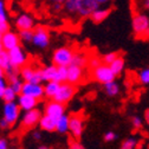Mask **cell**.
I'll return each instance as SVG.
<instances>
[{
  "mask_svg": "<svg viewBox=\"0 0 149 149\" xmlns=\"http://www.w3.org/2000/svg\"><path fill=\"white\" fill-rule=\"evenodd\" d=\"M100 6L94 0H65L63 3V10L68 14L81 18H89Z\"/></svg>",
  "mask_w": 149,
  "mask_h": 149,
  "instance_id": "1",
  "label": "cell"
},
{
  "mask_svg": "<svg viewBox=\"0 0 149 149\" xmlns=\"http://www.w3.org/2000/svg\"><path fill=\"white\" fill-rule=\"evenodd\" d=\"M133 31L137 38L146 39L147 33L149 31V17L144 13H136L133 17Z\"/></svg>",
  "mask_w": 149,
  "mask_h": 149,
  "instance_id": "2",
  "label": "cell"
},
{
  "mask_svg": "<svg viewBox=\"0 0 149 149\" xmlns=\"http://www.w3.org/2000/svg\"><path fill=\"white\" fill-rule=\"evenodd\" d=\"M91 74H92V78L101 84H105L108 82L116 79V74L113 72L110 66L107 64H103V63L100 64L98 66H96L95 69H92Z\"/></svg>",
  "mask_w": 149,
  "mask_h": 149,
  "instance_id": "3",
  "label": "cell"
},
{
  "mask_svg": "<svg viewBox=\"0 0 149 149\" xmlns=\"http://www.w3.org/2000/svg\"><path fill=\"white\" fill-rule=\"evenodd\" d=\"M73 51L71 47L62 46L57 49L52 54V62L57 66H69L71 64L72 57H73Z\"/></svg>",
  "mask_w": 149,
  "mask_h": 149,
  "instance_id": "4",
  "label": "cell"
},
{
  "mask_svg": "<svg viewBox=\"0 0 149 149\" xmlns=\"http://www.w3.org/2000/svg\"><path fill=\"white\" fill-rule=\"evenodd\" d=\"M7 53H8L10 62L14 69H20L22 66H24L27 63V54L20 45L8 50Z\"/></svg>",
  "mask_w": 149,
  "mask_h": 149,
  "instance_id": "5",
  "label": "cell"
},
{
  "mask_svg": "<svg viewBox=\"0 0 149 149\" xmlns=\"http://www.w3.org/2000/svg\"><path fill=\"white\" fill-rule=\"evenodd\" d=\"M31 43L38 49L47 47L50 44V33L47 29L44 26H37L33 31V37Z\"/></svg>",
  "mask_w": 149,
  "mask_h": 149,
  "instance_id": "6",
  "label": "cell"
},
{
  "mask_svg": "<svg viewBox=\"0 0 149 149\" xmlns=\"http://www.w3.org/2000/svg\"><path fill=\"white\" fill-rule=\"evenodd\" d=\"M76 92V89H74V85L71 84V83H68V82H64V83H61L59 85V89L57 91V94L54 95V97L52 100L57 101L59 103H63V104H66L68 102H70Z\"/></svg>",
  "mask_w": 149,
  "mask_h": 149,
  "instance_id": "7",
  "label": "cell"
},
{
  "mask_svg": "<svg viewBox=\"0 0 149 149\" xmlns=\"http://www.w3.org/2000/svg\"><path fill=\"white\" fill-rule=\"evenodd\" d=\"M19 74L24 82H32V83H43V76L40 69H34L31 65H24L20 68Z\"/></svg>",
  "mask_w": 149,
  "mask_h": 149,
  "instance_id": "8",
  "label": "cell"
},
{
  "mask_svg": "<svg viewBox=\"0 0 149 149\" xmlns=\"http://www.w3.org/2000/svg\"><path fill=\"white\" fill-rule=\"evenodd\" d=\"M84 132V118L81 114L71 115L69 118V133L73 139L78 140Z\"/></svg>",
  "mask_w": 149,
  "mask_h": 149,
  "instance_id": "9",
  "label": "cell"
},
{
  "mask_svg": "<svg viewBox=\"0 0 149 149\" xmlns=\"http://www.w3.org/2000/svg\"><path fill=\"white\" fill-rule=\"evenodd\" d=\"M3 115L4 118L11 124H15L20 116V108L17 102H5L3 108Z\"/></svg>",
  "mask_w": 149,
  "mask_h": 149,
  "instance_id": "10",
  "label": "cell"
},
{
  "mask_svg": "<svg viewBox=\"0 0 149 149\" xmlns=\"http://www.w3.org/2000/svg\"><path fill=\"white\" fill-rule=\"evenodd\" d=\"M20 94L29 95L37 100H42L44 97V85L42 83H32V82H24Z\"/></svg>",
  "mask_w": 149,
  "mask_h": 149,
  "instance_id": "11",
  "label": "cell"
},
{
  "mask_svg": "<svg viewBox=\"0 0 149 149\" xmlns=\"http://www.w3.org/2000/svg\"><path fill=\"white\" fill-rule=\"evenodd\" d=\"M40 117H42V111L37 108L25 111V114L22 118V127L24 129H31L39 123Z\"/></svg>",
  "mask_w": 149,
  "mask_h": 149,
  "instance_id": "12",
  "label": "cell"
},
{
  "mask_svg": "<svg viewBox=\"0 0 149 149\" xmlns=\"http://www.w3.org/2000/svg\"><path fill=\"white\" fill-rule=\"evenodd\" d=\"M44 114L49 115L53 118H59L62 115L65 114V104L59 103L57 101L52 100L51 102H47L45 105V110H44Z\"/></svg>",
  "mask_w": 149,
  "mask_h": 149,
  "instance_id": "13",
  "label": "cell"
},
{
  "mask_svg": "<svg viewBox=\"0 0 149 149\" xmlns=\"http://www.w3.org/2000/svg\"><path fill=\"white\" fill-rule=\"evenodd\" d=\"M84 78V71L83 68H79L77 65H72L70 64L68 66V77H66V82L71 83V84H78L83 81Z\"/></svg>",
  "mask_w": 149,
  "mask_h": 149,
  "instance_id": "14",
  "label": "cell"
},
{
  "mask_svg": "<svg viewBox=\"0 0 149 149\" xmlns=\"http://www.w3.org/2000/svg\"><path fill=\"white\" fill-rule=\"evenodd\" d=\"M1 43H3V47L4 50L8 51L18 45H20V38H19V34H17L12 31H6L5 33H3V37H1Z\"/></svg>",
  "mask_w": 149,
  "mask_h": 149,
  "instance_id": "15",
  "label": "cell"
},
{
  "mask_svg": "<svg viewBox=\"0 0 149 149\" xmlns=\"http://www.w3.org/2000/svg\"><path fill=\"white\" fill-rule=\"evenodd\" d=\"M38 101L34 97H31L29 95H24V94H19V97H18V105H19L20 110L23 111H29V110H32L34 108H37L38 105Z\"/></svg>",
  "mask_w": 149,
  "mask_h": 149,
  "instance_id": "16",
  "label": "cell"
},
{
  "mask_svg": "<svg viewBox=\"0 0 149 149\" xmlns=\"http://www.w3.org/2000/svg\"><path fill=\"white\" fill-rule=\"evenodd\" d=\"M15 27L19 31H22V30H33V27H34L33 18L27 13L19 14L15 19Z\"/></svg>",
  "mask_w": 149,
  "mask_h": 149,
  "instance_id": "17",
  "label": "cell"
},
{
  "mask_svg": "<svg viewBox=\"0 0 149 149\" xmlns=\"http://www.w3.org/2000/svg\"><path fill=\"white\" fill-rule=\"evenodd\" d=\"M110 12H111V10H110L109 7H102V6H100L98 8H96L94 12L91 13V15H90L89 18H90V19L94 22V23L100 24V23L104 22L107 18L109 17Z\"/></svg>",
  "mask_w": 149,
  "mask_h": 149,
  "instance_id": "18",
  "label": "cell"
},
{
  "mask_svg": "<svg viewBox=\"0 0 149 149\" xmlns=\"http://www.w3.org/2000/svg\"><path fill=\"white\" fill-rule=\"evenodd\" d=\"M56 124H57V120L49 116V115H42L40 120H39V127L44 132H54L56 130Z\"/></svg>",
  "mask_w": 149,
  "mask_h": 149,
  "instance_id": "19",
  "label": "cell"
},
{
  "mask_svg": "<svg viewBox=\"0 0 149 149\" xmlns=\"http://www.w3.org/2000/svg\"><path fill=\"white\" fill-rule=\"evenodd\" d=\"M59 85H61V83L57 81L46 82V84L44 85V96L47 98H53L59 89Z\"/></svg>",
  "mask_w": 149,
  "mask_h": 149,
  "instance_id": "20",
  "label": "cell"
},
{
  "mask_svg": "<svg viewBox=\"0 0 149 149\" xmlns=\"http://www.w3.org/2000/svg\"><path fill=\"white\" fill-rule=\"evenodd\" d=\"M104 91H105L107 96L116 97V96L120 95V92H121V86L116 81H111V82H108V83L104 84Z\"/></svg>",
  "mask_w": 149,
  "mask_h": 149,
  "instance_id": "21",
  "label": "cell"
},
{
  "mask_svg": "<svg viewBox=\"0 0 149 149\" xmlns=\"http://www.w3.org/2000/svg\"><path fill=\"white\" fill-rule=\"evenodd\" d=\"M42 70V76L44 82H50V81H56V73H57V65H49L45 66Z\"/></svg>",
  "mask_w": 149,
  "mask_h": 149,
  "instance_id": "22",
  "label": "cell"
},
{
  "mask_svg": "<svg viewBox=\"0 0 149 149\" xmlns=\"http://www.w3.org/2000/svg\"><path fill=\"white\" fill-rule=\"evenodd\" d=\"M0 68H3L5 70L6 73L11 72V71H14V70H18V69H14L10 62V58H8V53L6 50H3L0 52Z\"/></svg>",
  "mask_w": 149,
  "mask_h": 149,
  "instance_id": "23",
  "label": "cell"
},
{
  "mask_svg": "<svg viewBox=\"0 0 149 149\" xmlns=\"http://www.w3.org/2000/svg\"><path fill=\"white\" fill-rule=\"evenodd\" d=\"M69 118L68 115H62L59 118H57V124H56V130L61 134H65L69 132Z\"/></svg>",
  "mask_w": 149,
  "mask_h": 149,
  "instance_id": "24",
  "label": "cell"
},
{
  "mask_svg": "<svg viewBox=\"0 0 149 149\" xmlns=\"http://www.w3.org/2000/svg\"><path fill=\"white\" fill-rule=\"evenodd\" d=\"M110 69L113 70V72L116 74V76H120V74L123 72L124 70V66H125V62H124V58H122L121 56H118V57L111 63L110 65Z\"/></svg>",
  "mask_w": 149,
  "mask_h": 149,
  "instance_id": "25",
  "label": "cell"
},
{
  "mask_svg": "<svg viewBox=\"0 0 149 149\" xmlns=\"http://www.w3.org/2000/svg\"><path fill=\"white\" fill-rule=\"evenodd\" d=\"M88 57L85 53H82V52H78V53H73V57H72V61H71V64L72 65H77L79 68H85L88 66Z\"/></svg>",
  "mask_w": 149,
  "mask_h": 149,
  "instance_id": "26",
  "label": "cell"
},
{
  "mask_svg": "<svg viewBox=\"0 0 149 149\" xmlns=\"http://www.w3.org/2000/svg\"><path fill=\"white\" fill-rule=\"evenodd\" d=\"M137 144H139V140L135 136H130V137H127L121 143L120 149H136Z\"/></svg>",
  "mask_w": 149,
  "mask_h": 149,
  "instance_id": "27",
  "label": "cell"
},
{
  "mask_svg": "<svg viewBox=\"0 0 149 149\" xmlns=\"http://www.w3.org/2000/svg\"><path fill=\"white\" fill-rule=\"evenodd\" d=\"M137 81L142 85H149V68H144L139 71Z\"/></svg>",
  "mask_w": 149,
  "mask_h": 149,
  "instance_id": "28",
  "label": "cell"
},
{
  "mask_svg": "<svg viewBox=\"0 0 149 149\" xmlns=\"http://www.w3.org/2000/svg\"><path fill=\"white\" fill-rule=\"evenodd\" d=\"M17 96H18L17 92L10 85H7V88H6V90H5L1 98H3L4 102H14L17 100Z\"/></svg>",
  "mask_w": 149,
  "mask_h": 149,
  "instance_id": "29",
  "label": "cell"
},
{
  "mask_svg": "<svg viewBox=\"0 0 149 149\" xmlns=\"http://www.w3.org/2000/svg\"><path fill=\"white\" fill-rule=\"evenodd\" d=\"M68 77V66H57V73H56V81L59 83L66 82Z\"/></svg>",
  "mask_w": 149,
  "mask_h": 149,
  "instance_id": "30",
  "label": "cell"
},
{
  "mask_svg": "<svg viewBox=\"0 0 149 149\" xmlns=\"http://www.w3.org/2000/svg\"><path fill=\"white\" fill-rule=\"evenodd\" d=\"M32 37H33V30H22V31H19V38L24 43L32 42Z\"/></svg>",
  "mask_w": 149,
  "mask_h": 149,
  "instance_id": "31",
  "label": "cell"
},
{
  "mask_svg": "<svg viewBox=\"0 0 149 149\" xmlns=\"http://www.w3.org/2000/svg\"><path fill=\"white\" fill-rule=\"evenodd\" d=\"M130 123H132V127L135 129V130H141L143 128V121H142V117L139 116V115H133L130 117Z\"/></svg>",
  "mask_w": 149,
  "mask_h": 149,
  "instance_id": "32",
  "label": "cell"
},
{
  "mask_svg": "<svg viewBox=\"0 0 149 149\" xmlns=\"http://www.w3.org/2000/svg\"><path fill=\"white\" fill-rule=\"evenodd\" d=\"M118 53L117 52H108L105 54H103L102 57V63L103 64H107V65H110L111 63H113L117 57H118Z\"/></svg>",
  "mask_w": 149,
  "mask_h": 149,
  "instance_id": "33",
  "label": "cell"
},
{
  "mask_svg": "<svg viewBox=\"0 0 149 149\" xmlns=\"http://www.w3.org/2000/svg\"><path fill=\"white\" fill-rule=\"evenodd\" d=\"M0 22H7V11H6L5 0H0Z\"/></svg>",
  "mask_w": 149,
  "mask_h": 149,
  "instance_id": "34",
  "label": "cell"
},
{
  "mask_svg": "<svg viewBox=\"0 0 149 149\" xmlns=\"http://www.w3.org/2000/svg\"><path fill=\"white\" fill-rule=\"evenodd\" d=\"M100 64H102V58L97 57V56H92V57H90L88 59V66L92 70V69H95L96 66H98Z\"/></svg>",
  "mask_w": 149,
  "mask_h": 149,
  "instance_id": "35",
  "label": "cell"
},
{
  "mask_svg": "<svg viewBox=\"0 0 149 149\" xmlns=\"http://www.w3.org/2000/svg\"><path fill=\"white\" fill-rule=\"evenodd\" d=\"M116 139H117V134H116L115 132H111V130H109V132H107V133L103 135L104 142H114Z\"/></svg>",
  "mask_w": 149,
  "mask_h": 149,
  "instance_id": "36",
  "label": "cell"
},
{
  "mask_svg": "<svg viewBox=\"0 0 149 149\" xmlns=\"http://www.w3.org/2000/svg\"><path fill=\"white\" fill-rule=\"evenodd\" d=\"M7 81L5 79V78H3V79H0V98L3 97V95H4V92H5V90H6V88H7Z\"/></svg>",
  "mask_w": 149,
  "mask_h": 149,
  "instance_id": "37",
  "label": "cell"
},
{
  "mask_svg": "<svg viewBox=\"0 0 149 149\" xmlns=\"http://www.w3.org/2000/svg\"><path fill=\"white\" fill-rule=\"evenodd\" d=\"M10 30V25H8V22H0V32L1 33H5L6 31Z\"/></svg>",
  "mask_w": 149,
  "mask_h": 149,
  "instance_id": "38",
  "label": "cell"
},
{
  "mask_svg": "<svg viewBox=\"0 0 149 149\" xmlns=\"http://www.w3.org/2000/svg\"><path fill=\"white\" fill-rule=\"evenodd\" d=\"M70 149H85L79 142H77V141H74V142H72L71 144H70Z\"/></svg>",
  "mask_w": 149,
  "mask_h": 149,
  "instance_id": "39",
  "label": "cell"
},
{
  "mask_svg": "<svg viewBox=\"0 0 149 149\" xmlns=\"http://www.w3.org/2000/svg\"><path fill=\"white\" fill-rule=\"evenodd\" d=\"M10 127H11V124L3 117V120L0 121V128H1V129H8Z\"/></svg>",
  "mask_w": 149,
  "mask_h": 149,
  "instance_id": "40",
  "label": "cell"
},
{
  "mask_svg": "<svg viewBox=\"0 0 149 149\" xmlns=\"http://www.w3.org/2000/svg\"><path fill=\"white\" fill-rule=\"evenodd\" d=\"M0 149H8V143L5 139H0Z\"/></svg>",
  "mask_w": 149,
  "mask_h": 149,
  "instance_id": "41",
  "label": "cell"
},
{
  "mask_svg": "<svg viewBox=\"0 0 149 149\" xmlns=\"http://www.w3.org/2000/svg\"><path fill=\"white\" fill-rule=\"evenodd\" d=\"M32 137H33V140H36V141H39V140L42 139V133L39 132V130H36V132L32 134Z\"/></svg>",
  "mask_w": 149,
  "mask_h": 149,
  "instance_id": "42",
  "label": "cell"
},
{
  "mask_svg": "<svg viewBox=\"0 0 149 149\" xmlns=\"http://www.w3.org/2000/svg\"><path fill=\"white\" fill-rule=\"evenodd\" d=\"M143 120L146 121V123L149 125V108L144 110V114H143Z\"/></svg>",
  "mask_w": 149,
  "mask_h": 149,
  "instance_id": "43",
  "label": "cell"
},
{
  "mask_svg": "<svg viewBox=\"0 0 149 149\" xmlns=\"http://www.w3.org/2000/svg\"><path fill=\"white\" fill-rule=\"evenodd\" d=\"M46 1H47L50 5H53V4H63L65 0H46Z\"/></svg>",
  "mask_w": 149,
  "mask_h": 149,
  "instance_id": "44",
  "label": "cell"
},
{
  "mask_svg": "<svg viewBox=\"0 0 149 149\" xmlns=\"http://www.w3.org/2000/svg\"><path fill=\"white\" fill-rule=\"evenodd\" d=\"M94 1H96L98 5H105V4H108L109 1H110V0H94Z\"/></svg>",
  "mask_w": 149,
  "mask_h": 149,
  "instance_id": "45",
  "label": "cell"
},
{
  "mask_svg": "<svg viewBox=\"0 0 149 149\" xmlns=\"http://www.w3.org/2000/svg\"><path fill=\"white\" fill-rule=\"evenodd\" d=\"M142 5L146 10H149V0H143L142 1Z\"/></svg>",
  "mask_w": 149,
  "mask_h": 149,
  "instance_id": "46",
  "label": "cell"
},
{
  "mask_svg": "<svg viewBox=\"0 0 149 149\" xmlns=\"http://www.w3.org/2000/svg\"><path fill=\"white\" fill-rule=\"evenodd\" d=\"M5 74H6L5 70H4L3 68H0V79H3V78H5Z\"/></svg>",
  "mask_w": 149,
  "mask_h": 149,
  "instance_id": "47",
  "label": "cell"
},
{
  "mask_svg": "<svg viewBox=\"0 0 149 149\" xmlns=\"http://www.w3.org/2000/svg\"><path fill=\"white\" fill-rule=\"evenodd\" d=\"M1 37H3V33L0 32V52L4 50V47H3V43H1Z\"/></svg>",
  "mask_w": 149,
  "mask_h": 149,
  "instance_id": "48",
  "label": "cell"
},
{
  "mask_svg": "<svg viewBox=\"0 0 149 149\" xmlns=\"http://www.w3.org/2000/svg\"><path fill=\"white\" fill-rule=\"evenodd\" d=\"M39 149H51V148H49V147H45V146H43V147H40Z\"/></svg>",
  "mask_w": 149,
  "mask_h": 149,
  "instance_id": "49",
  "label": "cell"
}]
</instances>
